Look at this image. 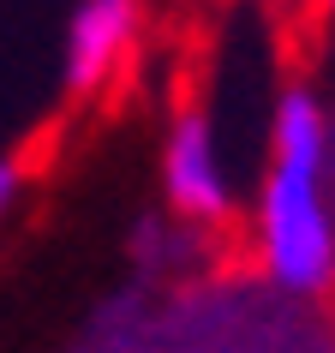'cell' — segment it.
Segmentation results:
<instances>
[{"instance_id":"cell-1","label":"cell","mask_w":335,"mask_h":353,"mask_svg":"<svg viewBox=\"0 0 335 353\" xmlns=\"http://www.w3.org/2000/svg\"><path fill=\"white\" fill-rule=\"evenodd\" d=\"M252 258L281 294L317 299L335 288L329 114L312 90H287L270 120V168L252 204Z\"/></svg>"},{"instance_id":"cell-3","label":"cell","mask_w":335,"mask_h":353,"mask_svg":"<svg viewBox=\"0 0 335 353\" xmlns=\"http://www.w3.org/2000/svg\"><path fill=\"white\" fill-rule=\"evenodd\" d=\"M138 0H78L60 37V78L72 96L102 90L138 48Z\"/></svg>"},{"instance_id":"cell-5","label":"cell","mask_w":335,"mask_h":353,"mask_svg":"<svg viewBox=\"0 0 335 353\" xmlns=\"http://www.w3.org/2000/svg\"><path fill=\"white\" fill-rule=\"evenodd\" d=\"M323 6H329V12H335V0H323Z\"/></svg>"},{"instance_id":"cell-2","label":"cell","mask_w":335,"mask_h":353,"mask_svg":"<svg viewBox=\"0 0 335 353\" xmlns=\"http://www.w3.org/2000/svg\"><path fill=\"white\" fill-rule=\"evenodd\" d=\"M162 192L186 222H227L234 216V162L216 120L204 108L174 114L162 138Z\"/></svg>"},{"instance_id":"cell-4","label":"cell","mask_w":335,"mask_h":353,"mask_svg":"<svg viewBox=\"0 0 335 353\" xmlns=\"http://www.w3.org/2000/svg\"><path fill=\"white\" fill-rule=\"evenodd\" d=\"M19 198H24V168L12 156H0V222L19 210Z\"/></svg>"}]
</instances>
